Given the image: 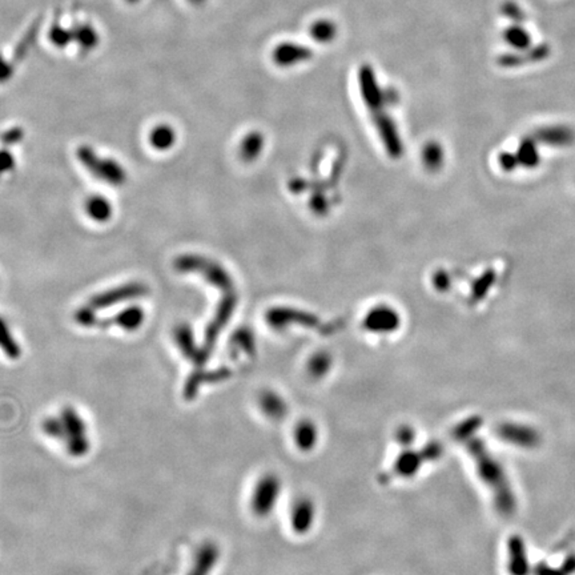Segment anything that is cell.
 Masks as SVG:
<instances>
[{"label": "cell", "mask_w": 575, "mask_h": 575, "mask_svg": "<svg viewBox=\"0 0 575 575\" xmlns=\"http://www.w3.org/2000/svg\"><path fill=\"white\" fill-rule=\"evenodd\" d=\"M78 157L88 172L103 183L111 185H123L126 183L127 173L114 158L99 156L88 145L79 147Z\"/></svg>", "instance_id": "cell-1"}, {"label": "cell", "mask_w": 575, "mask_h": 575, "mask_svg": "<svg viewBox=\"0 0 575 575\" xmlns=\"http://www.w3.org/2000/svg\"><path fill=\"white\" fill-rule=\"evenodd\" d=\"M145 295H148V287L145 284L128 283V284L105 290V292H102V293L93 296L88 302V305L92 306L95 311H102L105 308L126 302V301L143 297Z\"/></svg>", "instance_id": "cell-2"}, {"label": "cell", "mask_w": 575, "mask_h": 575, "mask_svg": "<svg viewBox=\"0 0 575 575\" xmlns=\"http://www.w3.org/2000/svg\"><path fill=\"white\" fill-rule=\"evenodd\" d=\"M280 493V485L275 477L268 475L256 485L252 496V510L257 515H266L275 506L276 498Z\"/></svg>", "instance_id": "cell-3"}, {"label": "cell", "mask_w": 575, "mask_h": 575, "mask_svg": "<svg viewBox=\"0 0 575 575\" xmlns=\"http://www.w3.org/2000/svg\"><path fill=\"white\" fill-rule=\"evenodd\" d=\"M145 320V313L140 306H130L118 314H115L111 318L100 320L99 327H108L112 325H118L119 327L127 330V332H135L143 325Z\"/></svg>", "instance_id": "cell-4"}, {"label": "cell", "mask_w": 575, "mask_h": 575, "mask_svg": "<svg viewBox=\"0 0 575 575\" xmlns=\"http://www.w3.org/2000/svg\"><path fill=\"white\" fill-rule=\"evenodd\" d=\"M60 421L65 428V442H71L80 438H87V425L81 416L79 414L78 410H75L71 406H67L60 412Z\"/></svg>", "instance_id": "cell-5"}, {"label": "cell", "mask_w": 575, "mask_h": 575, "mask_svg": "<svg viewBox=\"0 0 575 575\" xmlns=\"http://www.w3.org/2000/svg\"><path fill=\"white\" fill-rule=\"evenodd\" d=\"M219 557H220V551L215 543L212 542L203 543L196 551L194 566L188 575H210L215 564L219 561Z\"/></svg>", "instance_id": "cell-6"}, {"label": "cell", "mask_w": 575, "mask_h": 575, "mask_svg": "<svg viewBox=\"0 0 575 575\" xmlns=\"http://www.w3.org/2000/svg\"><path fill=\"white\" fill-rule=\"evenodd\" d=\"M175 342L180 351V353L183 354L185 358L195 361V364H198V358H200V349H197L196 344H195V339H194V333L191 330V327L188 325H179L175 329Z\"/></svg>", "instance_id": "cell-7"}, {"label": "cell", "mask_w": 575, "mask_h": 575, "mask_svg": "<svg viewBox=\"0 0 575 575\" xmlns=\"http://www.w3.org/2000/svg\"><path fill=\"white\" fill-rule=\"evenodd\" d=\"M86 212L92 220L97 222H108L112 217V205L103 196H92L86 203Z\"/></svg>", "instance_id": "cell-8"}, {"label": "cell", "mask_w": 575, "mask_h": 575, "mask_svg": "<svg viewBox=\"0 0 575 575\" xmlns=\"http://www.w3.org/2000/svg\"><path fill=\"white\" fill-rule=\"evenodd\" d=\"M149 143L157 151H168L176 143V132L167 124L157 126L149 135Z\"/></svg>", "instance_id": "cell-9"}, {"label": "cell", "mask_w": 575, "mask_h": 575, "mask_svg": "<svg viewBox=\"0 0 575 575\" xmlns=\"http://www.w3.org/2000/svg\"><path fill=\"white\" fill-rule=\"evenodd\" d=\"M313 506L309 501L304 499L299 502L295 506L292 515V523L296 532H305L308 527H311L313 521Z\"/></svg>", "instance_id": "cell-10"}, {"label": "cell", "mask_w": 575, "mask_h": 575, "mask_svg": "<svg viewBox=\"0 0 575 575\" xmlns=\"http://www.w3.org/2000/svg\"><path fill=\"white\" fill-rule=\"evenodd\" d=\"M0 349L11 360H18L22 356V349L7 325V323L0 317Z\"/></svg>", "instance_id": "cell-11"}, {"label": "cell", "mask_w": 575, "mask_h": 575, "mask_svg": "<svg viewBox=\"0 0 575 575\" xmlns=\"http://www.w3.org/2000/svg\"><path fill=\"white\" fill-rule=\"evenodd\" d=\"M296 442L300 446L301 449H311L316 442V429L313 428L312 424L304 422L301 424L300 426L297 428L296 434H295Z\"/></svg>", "instance_id": "cell-12"}, {"label": "cell", "mask_w": 575, "mask_h": 575, "mask_svg": "<svg viewBox=\"0 0 575 575\" xmlns=\"http://www.w3.org/2000/svg\"><path fill=\"white\" fill-rule=\"evenodd\" d=\"M41 429L44 431V434H47L50 438L65 442L66 434H65V428H63L60 417H48L44 419Z\"/></svg>", "instance_id": "cell-13"}, {"label": "cell", "mask_w": 575, "mask_h": 575, "mask_svg": "<svg viewBox=\"0 0 575 575\" xmlns=\"http://www.w3.org/2000/svg\"><path fill=\"white\" fill-rule=\"evenodd\" d=\"M262 407L264 413L271 414L272 417H280L285 409L284 402L273 394H264L262 398Z\"/></svg>", "instance_id": "cell-14"}, {"label": "cell", "mask_w": 575, "mask_h": 575, "mask_svg": "<svg viewBox=\"0 0 575 575\" xmlns=\"http://www.w3.org/2000/svg\"><path fill=\"white\" fill-rule=\"evenodd\" d=\"M96 312H97V311H95L90 305L83 306V308H80L78 312L75 313V320H76V323H78L79 325H81V327H99L100 320H99Z\"/></svg>", "instance_id": "cell-15"}, {"label": "cell", "mask_w": 575, "mask_h": 575, "mask_svg": "<svg viewBox=\"0 0 575 575\" xmlns=\"http://www.w3.org/2000/svg\"><path fill=\"white\" fill-rule=\"evenodd\" d=\"M419 457L413 453H406L404 456H401L397 462V471L405 475L419 471Z\"/></svg>", "instance_id": "cell-16"}, {"label": "cell", "mask_w": 575, "mask_h": 575, "mask_svg": "<svg viewBox=\"0 0 575 575\" xmlns=\"http://www.w3.org/2000/svg\"><path fill=\"white\" fill-rule=\"evenodd\" d=\"M22 139H23V130H20V128H13V130H8V131L4 132V133L1 135L0 142H1L3 145L10 147V145H13V144L19 143Z\"/></svg>", "instance_id": "cell-17"}, {"label": "cell", "mask_w": 575, "mask_h": 575, "mask_svg": "<svg viewBox=\"0 0 575 575\" xmlns=\"http://www.w3.org/2000/svg\"><path fill=\"white\" fill-rule=\"evenodd\" d=\"M15 167V157L7 149L0 151V176L6 172H10Z\"/></svg>", "instance_id": "cell-18"}, {"label": "cell", "mask_w": 575, "mask_h": 575, "mask_svg": "<svg viewBox=\"0 0 575 575\" xmlns=\"http://www.w3.org/2000/svg\"><path fill=\"white\" fill-rule=\"evenodd\" d=\"M313 35L318 40H329L334 35V29L329 23H318L313 28Z\"/></svg>", "instance_id": "cell-19"}]
</instances>
